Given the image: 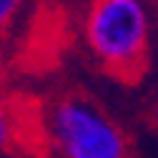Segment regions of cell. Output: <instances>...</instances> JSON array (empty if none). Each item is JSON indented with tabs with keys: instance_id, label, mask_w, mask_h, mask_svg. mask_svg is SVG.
<instances>
[{
	"instance_id": "3",
	"label": "cell",
	"mask_w": 158,
	"mask_h": 158,
	"mask_svg": "<svg viewBox=\"0 0 158 158\" xmlns=\"http://www.w3.org/2000/svg\"><path fill=\"white\" fill-rule=\"evenodd\" d=\"M0 153L20 158L53 156L45 131V103L0 93Z\"/></svg>"
},
{
	"instance_id": "4",
	"label": "cell",
	"mask_w": 158,
	"mask_h": 158,
	"mask_svg": "<svg viewBox=\"0 0 158 158\" xmlns=\"http://www.w3.org/2000/svg\"><path fill=\"white\" fill-rule=\"evenodd\" d=\"M23 3L25 0H0V35H5L13 28V23L23 10Z\"/></svg>"
},
{
	"instance_id": "5",
	"label": "cell",
	"mask_w": 158,
	"mask_h": 158,
	"mask_svg": "<svg viewBox=\"0 0 158 158\" xmlns=\"http://www.w3.org/2000/svg\"><path fill=\"white\" fill-rule=\"evenodd\" d=\"M146 121H148V128L158 135V93L153 95V101L148 103V110H146Z\"/></svg>"
},
{
	"instance_id": "2",
	"label": "cell",
	"mask_w": 158,
	"mask_h": 158,
	"mask_svg": "<svg viewBox=\"0 0 158 158\" xmlns=\"http://www.w3.org/2000/svg\"><path fill=\"white\" fill-rule=\"evenodd\" d=\"M50 151L60 158H133V143L121 121L78 85H68L45 101Z\"/></svg>"
},
{
	"instance_id": "1",
	"label": "cell",
	"mask_w": 158,
	"mask_h": 158,
	"mask_svg": "<svg viewBox=\"0 0 158 158\" xmlns=\"http://www.w3.org/2000/svg\"><path fill=\"white\" fill-rule=\"evenodd\" d=\"M83 40L101 75L115 85L135 88L151 73L153 33L143 0H88Z\"/></svg>"
}]
</instances>
